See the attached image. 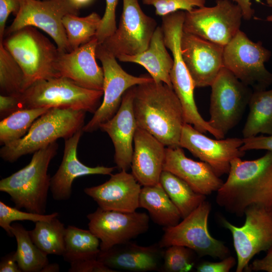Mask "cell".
<instances>
[{
  "mask_svg": "<svg viewBox=\"0 0 272 272\" xmlns=\"http://www.w3.org/2000/svg\"><path fill=\"white\" fill-rule=\"evenodd\" d=\"M1 272H22L16 261L15 251L7 254L1 259Z\"/></svg>",
  "mask_w": 272,
  "mask_h": 272,
  "instance_id": "f6af8a7d",
  "label": "cell"
},
{
  "mask_svg": "<svg viewBox=\"0 0 272 272\" xmlns=\"http://www.w3.org/2000/svg\"><path fill=\"white\" fill-rule=\"evenodd\" d=\"M135 86L125 92L117 112L99 127L111 139L114 148V162L121 171H127L131 167L132 145L138 127L133 108Z\"/></svg>",
  "mask_w": 272,
  "mask_h": 272,
  "instance_id": "ac0fdd59",
  "label": "cell"
},
{
  "mask_svg": "<svg viewBox=\"0 0 272 272\" xmlns=\"http://www.w3.org/2000/svg\"><path fill=\"white\" fill-rule=\"evenodd\" d=\"M50 108H26L17 110L1 119L0 143L4 145L24 137L33 122Z\"/></svg>",
  "mask_w": 272,
  "mask_h": 272,
  "instance_id": "d6a6232c",
  "label": "cell"
},
{
  "mask_svg": "<svg viewBox=\"0 0 272 272\" xmlns=\"http://www.w3.org/2000/svg\"><path fill=\"white\" fill-rule=\"evenodd\" d=\"M242 18L237 4L230 0H216L213 7L185 11L182 31L224 47L240 30Z\"/></svg>",
  "mask_w": 272,
  "mask_h": 272,
  "instance_id": "ba28073f",
  "label": "cell"
},
{
  "mask_svg": "<svg viewBox=\"0 0 272 272\" xmlns=\"http://www.w3.org/2000/svg\"><path fill=\"white\" fill-rule=\"evenodd\" d=\"M159 182L177 208L181 219L206 199V195L195 192L186 182L169 171H162Z\"/></svg>",
  "mask_w": 272,
  "mask_h": 272,
  "instance_id": "f1b7e54d",
  "label": "cell"
},
{
  "mask_svg": "<svg viewBox=\"0 0 272 272\" xmlns=\"http://www.w3.org/2000/svg\"><path fill=\"white\" fill-rule=\"evenodd\" d=\"M71 4L78 10L90 5L93 0H69Z\"/></svg>",
  "mask_w": 272,
  "mask_h": 272,
  "instance_id": "7dc6e473",
  "label": "cell"
},
{
  "mask_svg": "<svg viewBox=\"0 0 272 272\" xmlns=\"http://www.w3.org/2000/svg\"><path fill=\"white\" fill-rule=\"evenodd\" d=\"M69 272H114L97 259H92L71 263Z\"/></svg>",
  "mask_w": 272,
  "mask_h": 272,
  "instance_id": "b9f144b4",
  "label": "cell"
},
{
  "mask_svg": "<svg viewBox=\"0 0 272 272\" xmlns=\"http://www.w3.org/2000/svg\"><path fill=\"white\" fill-rule=\"evenodd\" d=\"M103 184L85 188V193L103 210L133 212L139 208L141 185L126 171L110 175Z\"/></svg>",
  "mask_w": 272,
  "mask_h": 272,
  "instance_id": "ffe728a7",
  "label": "cell"
},
{
  "mask_svg": "<svg viewBox=\"0 0 272 272\" xmlns=\"http://www.w3.org/2000/svg\"><path fill=\"white\" fill-rule=\"evenodd\" d=\"M122 3L116 30L102 43L116 58L146 50L158 26L156 20L143 11L139 0H122Z\"/></svg>",
  "mask_w": 272,
  "mask_h": 272,
  "instance_id": "5bb4252c",
  "label": "cell"
},
{
  "mask_svg": "<svg viewBox=\"0 0 272 272\" xmlns=\"http://www.w3.org/2000/svg\"><path fill=\"white\" fill-rule=\"evenodd\" d=\"M133 145L131 174L143 186L159 183L163 171L165 146L151 133L139 127L135 132Z\"/></svg>",
  "mask_w": 272,
  "mask_h": 272,
  "instance_id": "cb8c5ba5",
  "label": "cell"
},
{
  "mask_svg": "<svg viewBox=\"0 0 272 272\" xmlns=\"http://www.w3.org/2000/svg\"><path fill=\"white\" fill-rule=\"evenodd\" d=\"M99 44L95 37L70 52L60 53L56 65L59 76L68 78L82 87L103 91V70L96 61Z\"/></svg>",
  "mask_w": 272,
  "mask_h": 272,
  "instance_id": "d6986e66",
  "label": "cell"
},
{
  "mask_svg": "<svg viewBox=\"0 0 272 272\" xmlns=\"http://www.w3.org/2000/svg\"><path fill=\"white\" fill-rule=\"evenodd\" d=\"M11 231L16 238L17 247L15 251L16 261L23 272H42L49 264L47 254L32 241L29 231L19 223L12 224Z\"/></svg>",
  "mask_w": 272,
  "mask_h": 272,
  "instance_id": "f546056e",
  "label": "cell"
},
{
  "mask_svg": "<svg viewBox=\"0 0 272 272\" xmlns=\"http://www.w3.org/2000/svg\"><path fill=\"white\" fill-rule=\"evenodd\" d=\"M243 141L240 148L242 151L264 150L272 152V134L243 138Z\"/></svg>",
  "mask_w": 272,
  "mask_h": 272,
  "instance_id": "60d3db41",
  "label": "cell"
},
{
  "mask_svg": "<svg viewBox=\"0 0 272 272\" xmlns=\"http://www.w3.org/2000/svg\"><path fill=\"white\" fill-rule=\"evenodd\" d=\"M58 149L53 143L33 153L24 168L0 181V191L8 194L15 207L45 214L51 177L48 168Z\"/></svg>",
  "mask_w": 272,
  "mask_h": 272,
  "instance_id": "3957f363",
  "label": "cell"
},
{
  "mask_svg": "<svg viewBox=\"0 0 272 272\" xmlns=\"http://www.w3.org/2000/svg\"><path fill=\"white\" fill-rule=\"evenodd\" d=\"M235 2L241 9L243 18L246 20H250L254 14L252 8L251 0H230Z\"/></svg>",
  "mask_w": 272,
  "mask_h": 272,
  "instance_id": "bcb514c9",
  "label": "cell"
},
{
  "mask_svg": "<svg viewBox=\"0 0 272 272\" xmlns=\"http://www.w3.org/2000/svg\"><path fill=\"white\" fill-rule=\"evenodd\" d=\"M117 58L122 62L141 65L147 70L155 82H163L173 88L170 73L173 59L167 50L161 26L156 28L146 50L133 55H122Z\"/></svg>",
  "mask_w": 272,
  "mask_h": 272,
  "instance_id": "d4e9b609",
  "label": "cell"
},
{
  "mask_svg": "<svg viewBox=\"0 0 272 272\" xmlns=\"http://www.w3.org/2000/svg\"><path fill=\"white\" fill-rule=\"evenodd\" d=\"M245 220L237 227L225 219L223 226L232 235L237 255L236 272L247 271L250 260L261 251H267L272 245V209L251 206L244 212Z\"/></svg>",
  "mask_w": 272,
  "mask_h": 272,
  "instance_id": "4fadbf2b",
  "label": "cell"
},
{
  "mask_svg": "<svg viewBox=\"0 0 272 272\" xmlns=\"http://www.w3.org/2000/svg\"><path fill=\"white\" fill-rule=\"evenodd\" d=\"M87 217L89 229L100 240L102 251L130 241L149 228V216L145 213L105 210L98 207Z\"/></svg>",
  "mask_w": 272,
  "mask_h": 272,
  "instance_id": "9a60e30c",
  "label": "cell"
},
{
  "mask_svg": "<svg viewBox=\"0 0 272 272\" xmlns=\"http://www.w3.org/2000/svg\"><path fill=\"white\" fill-rule=\"evenodd\" d=\"M266 251V255L264 257L256 259L249 264L247 271L272 272V245Z\"/></svg>",
  "mask_w": 272,
  "mask_h": 272,
  "instance_id": "ee69618b",
  "label": "cell"
},
{
  "mask_svg": "<svg viewBox=\"0 0 272 272\" xmlns=\"http://www.w3.org/2000/svg\"><path fill=\"white\" fill-rule=\"evenodd\" d=\"M224 46L182 32L183 59L195 88L211 86L223 66Z\"/></svg>",
  "mask_w": 272,
  "mask_h": 272,
  "instance_id": "e0dca14e",
  "label": "cell"
},
{
  "mask_svg": "<svg viewBox=\"0 0 272 272\" xmlns=\"http://www.w3.org/2000/svg\"><path fill=\"white\" fill-rule=\"evenodd\" d=\"M21 7V0H0V42H2L6 31V24L10 14L16 16Z\"/></svg>",
  "mask_w": 272,
  "mask_h": 272,
  "instance_id": "f35d334b",
  "label": "cell"
},
{
  "mask_svg": "<svg viewBox=\"0 0 272 272\" xmlns=\"http://www.w3.org/2000/svg\"><path fill=\"white\" fill-rule=\"evenodd\" d=\"M211 210V205L206 200L176 225L163 228L164 232L159 245L163 248L174 245L185 246L199 257L210 256L222 259L229 256V248L209 232L208 223Z\"/></svg>",
  "mask_w": 272,
  "mask_h": 272,
  "instance_id": "9c48e42d",
  "label": "cell"
},
{
  "mask_svg": "<svg viewBox=\"0 0 272 272\" xmlns=\"http://www.w3.org/2000/svg\"><path fill=\"white\" fill-rule=\"evenodd\" d=\"M64 260L70 264L97 259L100 251V240L89 229L68 226L65 233Z\"/></svg>",
  "mask_w": 272,
  "mask_h": 272,
  "instance_id": "83f0119b",
  "label": "cell"
},
{
  "mask_svg": "<svg viewBox=\"0 0 272 272\" xmlns=\"http://www.w3.org/2000/svg\"><path fill=\"white\" fill-rule=\"evenodd\" d=\"M228 175L216 192L219 206L238 217L251 206L272 209L271 152L255 160L235 158Z\"/></svg>",
  "mask_w": 272,
  "mask_h": 272,
  "instance_id": "6da1fadb",
  "label": "cell"
},
{
  "mask_svg": "<svg viewBox=\"0 0 272 272\" xmlns=\"http://www.w3.org/2000/svg\"><path fill=\"white\" fill-rule=\"evenodd\" d=\"M83 133L82 129L64 140V149L61 163L51 177L50 190L53 198L57 201L69 199L72 194V184L78 177L94 174L111 175L116 167L98 166L89 167L82 163L77 157V148Z\"/></svg>",
  "mask_w": 272,
  "mask_h": 272,
  "instance_id": "603a6c76",
  "label": "cell"
},
{
  "mask_svg": "<svg viewBox=\"0 0 272 272\" xmlns=\"http://www.w3.org/2000/svg\"><path fill=\"white\" fill-rule=\"evenodd\" d=\"M59 214L54 212L50 214H38L29 212H23L15 207H12L0 201V227L10 237H13L11 231L12 223L18 221H31L36 223L38 221H49Z\"/></svg>",
  "mask_w": 272,
  "mask_h": 272,
  "instance_id": "d590c367",
  "label": "cell"
},
{
  "mask_svg": "<svg viewBox=\"0 0 272 272\" xmlns=\"http://www.w3.org/2000/svg\"><path fill=\"white\" fill-rule=\"evenodd\" d=\"M143 4L152 6L157 15L164 16L179 11H189L205 6L206 0H142Z\"/></svg>",
  "mask_w": 272,
  "mask_h": 272,
  "instance_id": "8d00e7d4",
  "label": "cell"
},
{
  "mask_svg": "<svg viewBox=\"0 0 272 272\" xmlns=\"http://www.w3.org/2000/svg\"><path fill=\"white\" fill-rule=\"evenodd\" d=\"M163 170L172 173L194 191L206 196L217 192L224 183L208 164L187 157L180 147L166 148Z\"/></svg>",
  "mask_w": 272,
  "mask_h": 272,
  "instance_id": "7402d4cb",
  "label": "cell"
},
{
  "mask_svg": "<svg viewBox=\"0 0 272 272\" xmlns=\"http://www.w3.org/2000/svg\"><path fill=\"white\" fill-rule=\"evenodd\" d=\"M133 108L138 127L166 147H180L185 121L181 104L172 87L154 80L135 86Z\"/></svg>",
  "mask_w": 272,
  "mask_h": 272,
  "instance_id": "7a4b0ae2",
  "label": "cell"
},
{
  "mask_svg": "<svg viewBox=\"0 0 272 272\" xmlns=\"http://www.w3.org/2000/svg\"><path fill=\"white\" fill-rule=\"evenodd\" d=\"M266 3L269 6L272 7V0H266Z\"/></svg>",
  "mask_w": 272,
  "mask_h": 272,
  "instance_id": "f907efd6",
  "label": "cell"
},
{
  "mask_svg": "<svg viewBox=\"0 0 272 272\" xmlns=\"http://www.w3.org/2000/svg\"><path fill=\"white\" fill-rule=\"evenodd\" d=\"M85 114L82 110L50 108L36 119L24 137L3 145L0 150L1 157L13 163L58 139L71 137L85 125Z\"/></svg>",
  "mask_w": 272,
  "mask_h": 272,
  "instance_id": "277c9868",
  "label": "cell"
},
{
  "mask_svg": "<svg viewBox=\"0 0 272 272\" xmlns=\"http://www.w3.org/2000/svg\"><path fill=\"white\" fill-rule=\"evenodd\" d=\"M2 42L23 71V91L37 81L60 77L56 69L60 52L35 27H23Z\"/></svg>",
  "mask_w": 272,
  "mask_h": 272,
  "instance_id": "5b68a950",
  "label": "cell"
},
{
  "mask_svg": "<svg viewBox=\"0 0 272 272\" xmlns=\"http://www.w3.org/2000/svg\"><path fill=\"white\" fill-rule=\"evenodd\" d=\"M24 81L21 66L0 42L1 95L20 96L23 92Z\"/></svg>",
  "mask_w": 272,
  "mask_h": 272,
  "instance_id": "836d02e7",
  "label": "cell"
},
{
  "mask_svg": "<svg viewBox=\"0 0 272 272\" xmlns=\"http://www.w3.org/2000/svg\"><path fill=\"white\" fill-rule=\"evenodd\" d=\"M64 224L55 217L49 221H38L29 231L33 243L46 254L62 255L65 250Z\"/></svg>",
  "mask_w": 272,
  "mask_h": 272,
  "instance_id": "4dcf8cb0",
  "label": "cell"
},
{
  "mask_svg": "<svg viewBox=\"0 0 272 272\" xmlns=\"http://www.w3.org/2000/svg\"><path fill=\"white\" fill-rule=\"evenodd\" d=\"M209 124L224 137L240 121L253 93L223 67L211 86Z\"/></svg>",
  "mask_w": 272,
  "mask_h": 272,
  "instance_id": "30bf717a",
  "label": "cell"
},
{
  "mask_svg": "<svg viewBox=\"0 0 272 272\" xmlns=\"http://www.w3.org/2000/svg\"><path fill=\"white\" fill-rule=\"evenodd\" d=\"M22 109L19 96H0V115L1 119L13 112Z\"/></svg>",
  "mask_w": 272,
  "mask_h": 272,
  "instance_id": "7bdbcfd3",
  "label": "cell"
},
{
  "mask_svg": "<svg viewBox=\"0 0 272 272\" xmlns=\"http://www.w3.org/2000/svg\"><path fill=\"white\" fill-rule=\"evenodd\" d=\"M96 54L101 62L104 73L103 99L92 118L83 126L82 130L86 132L97 130L116 114L127 89L153 81L150 75L137 77L126 72L118 64L115 56L102 44L98 45Z\"/></svg>",
  "mask_w": 272,
  "mask_h": 272,
  "instance_id": "8fae6325",
  "label": "cell"
},
{
  "mask_svg": "<svg viewBox=\"0 0 272 272\" xmlns=\"http://www.w3.org/2000/svg\"><path fill=\"white\" fill-rule=\"evenodd\" d=\"M102 96L103 91L86 89L68 78L58 77L36 82L19 98L22 109L67 108L94 113Z\"/></svg>",
  "mask_w": 272,
  "mask_h": 272,
  "instance_id": "8992f818",
  "label": "cell"
},
{
  "mask_svg": "<svg viewBox=\"0 0 272 272\" xmlns=\"http://www.w3.org/2000/svg\"><path fill=\"white\" fill-rule=\"evenodd\" d=\"M139 208L146 209L153 222L164 228L176 225L181 219L179 211L160 182L141 188Z\"/></svg>",
  "mask_w": 272,
  "mask_h": 272,
  "instance_id": "484cf974",
  "label": "cell"
},
{
  "mask_svg": "<svg viewBox=\"0 0 272 272\" xmlns=\"http://www.w3.org/2000/svg\"><path fill=\"white\" fill-rule=\"evenodd\" d=\"M59 266L57 264H48L42 270V272L59 271Z\"/></svg>",
  "mask_w": 272,
  "mask_h": 272,
  "instance_id": "c3c4849f",
  "label": "cell"
},
{
  "mask_svg": "<svg viewBox=\"0 0 272 272\" xmlns=\"http://www.w3.org/2000/svg\"><path fill=\"white\" fill-rule=\"evenodd\" d=\"M164 253L158 243L143 246L130 241L100 250L97 260L112 269L145 272L161 269Z\"/></svg>",
  "mask_w": 272,
  "mask_h": 272,
  "instance_id": "44dd1931",
  "label": "cell"
},
{
  "mask_svg": "<svg viewBox=\"0 0 272 272\" xmlns=\"http://www.w3.org/2000/svg\"><path fill=\"white\" fill-rule=\"evenodd\" d=\"M248 106L249 112L242 131L243 138L259 133L272 134V89L253 91Z\"/></svg>",
  "mask_w": 272,
  "mask_h": 272,
  "instance_id": "4316f807",
  "label": "cell"
},
{
  "mask_svg": "<svg viewBox=\"0 0 272 272\" xmlns=\"http://www.w3.org/2000/svg\"><path fill=\"white\" fill-rule=\"evenodd\" d=\"M266 20L272 23V15H269L266 17Z\"/></svg>",
  "mask_w": 272,
  "mask_h": 272,
  "instance_id": "681fc988",
  "label": "cell"
},
{
  "mask_svg": "<svg viewBox=\"0 0 272 272\" xmlns=\"http://www.w3.org/2000/svg\"><path fill=\"white\" fill-rule=\"evenodd\" d=\"M118 1L105 0V12L95 36L99 44L103 43L116 29V10Z\"/></svg>",
  "mask_w": 272,
  "mask_h": 272,
  "instance_id": "74e56055",
  "label": "cell"
},
{
  "mask_svg": "<svg viewBox=\"0 0 272 272\" xmlns=\"http://www.w3.org/2000/svg\"><path fill=\"white\" fill-rule=\"evenodd\" d=\"M101 17L96 12L85 17L69 14L62 19L70 51L87 43L95 37Z\"/></svg>",
  "mask_w": 272,
  "mask_h": 272,
  "instance_id": "1f68e13d",
  "label": "cell"
},
{
  "mask_svg": "<svg viewBox=\"0 0 272 272\" xmlns=\"http://www.w3.org/2000/svg\"><path fill=\"white\" fill-rule=\"evenodd\" d=\"M271 55L262 42L239 30L224 47L223 66L253 91L264 90L272 84V73L264 65Z\"/></svg>",
  "mask_w": 272,
  "mask_h": 272,
  "instance_id": "52a82bcc",
  "label": "cell"
},
{
  "mask_svg": "<svg viewBox=\"0 0 272 272\" xmlns=\"http://www.w3.org/2000/svg\"><path fill=\"white\" fill-rule=\"evenodd\" d=\"M236 264L235 258L229 255L218 262L205 261L196 269L198 272H229Z\"/></svg>",
  "mask_w": 272,
  "mask_h": 272,
  "instance_id": "ab89813d",
  "label": "cell"
},
{
  "mask_svg": "<svg viewBox=\"0 0 272 272\" xmlns=\"http://www.w3.org/2000/svg\"><path fill=\"white\" fill-rule=\"evenodd\" d=\"M243 138L216 140L210 138L185 123L180 139V147L188 150L194 157L208 164L220 177L228 174L231 161L245 154L240 148Z\"/></svg>",
  "mask_w": 272,
  "mask_h": 272,
  "instance_id": "2e32d148",
  "label": "cell"
},
{
  "mask_svg": "<svg viewBox=\"0 0 272 272\" xmlns=\"http://www.w3.org/2000/svg\"><path fill=\"white\" fill-rule=\"evenodd\" d=\"M193 252L190 248L181 245L167 247L161 269L166 272L189 271L194 265Z\"/></svg>",
  "mask_w": 272,
  "mask_h": 272,
  "instance_id": "e575fe53",
  "label": "cell"
},
{
  "mask_svg": "<svg viewBox=\"0 0 272 272\" xmlns=\"http://www.w3.org/2000/svg\"><path fill=\"white\" fill-rule=\"evenodd\" d=\"M79 11L69 0H21L20 10L5 35L34 27L51 37L60 53L70 52L62 19L69 14L78 15Z\"/></svg>",
  "mask_w": 272,
  "mask_h": 272,
  "instance_id": "7c38bea8",
  "label": "cell"
}]
</instances>
